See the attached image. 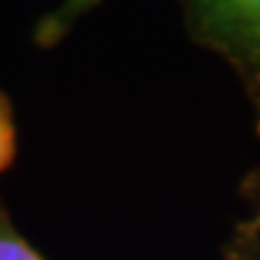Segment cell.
<instances>
[{
    "instance_id": "1",
    "label": "cell",
    "mask_w": 260,
    "mask_h": 260,
    "mask_svg": "<svg viewBox=\"0 0 260 260\" xmlns=\"http://www.w3.org/2000/svg\"><path fill=\"white\" fill-rule=\"evenodd\" d=\"M190 41L229 65L260 135V0H178Z\"/></svg>"
},
{
    "instance_id": "2",
    "label": "cell",
    "mask_w": 260,
    "mask_h": 260,
    "mask_svg": "<svg viewBox=\"0 0 260 260\" xmlns=\"http://www.w3.org/2000/svg\"><path fill=\"white\" fill-rule=\"evenodd\" d=\"M96 5H102V0H63L53 12L44 15L37 22V27H34V44L39 48L58 46L70 34V29L87 12H92Z\"/></svg>"
},
{
    "instance_id": "3",
    "label": "cell",
    "mask_w": 260,
    "mask_h": 260,
    "mask_svg": "<svg viewBox=\"0 0 260 260\" xmlns=\"http://www.w3.org/2000/svg\"><path fill=\"white\" fill-rule=\"evenodd\" d=\"M222 260H260V222L253 217L234 224L222 248Z\"/></svg>"
},
{
    "instance_id": "4",
    "label": "cell",
    "mask_w": 260,
    "mask_h": 260,
    "mask_svg": "<svg viewBox=\"0 0 260 260\" xmlns=\"http://www.w3.org/2000/svg\"><path fill=\"white\" fill-rule=\"evenodd\" d=\"M0 260H46L41 251L34 248L12 224V217L3 200H0Z\"/></svg>"
},
{
    "instance_id": "5",
    "label": "cell",
    "mask_w": 260,
    "mask_h": 260,
    "mask_svg": "<svg viewBox=\"0 0 260 260\" xmlns=\"http://www.w3.org/2000/svg\"><path fill=\"white\" fill-rule=\"evenodd\" d=\"M19 154V133L15 121V106L10 96L0 89V174L15 167Z\"/></svg>"
},
{
    "instance_id": "6",
    "label": "cell",
    "mask_w": 260,
    "mask_h": 260,
    "mask_svg": "<svg viewBox=\"0 0 260 260\" xmlns=\"http://www.w3.org/2000/svg\"><path fill=\"white\" fill-rule=\"evenodd\" d=\"M239 195H241V200L248 205V210H251L248 217H253V219L260 222V167L246 171V176H243L241 183H239Z\"/></svg>"
}]
</instances>
